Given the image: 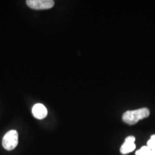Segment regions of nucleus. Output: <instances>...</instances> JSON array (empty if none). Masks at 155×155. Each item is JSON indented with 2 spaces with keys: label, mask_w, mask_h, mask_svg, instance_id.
Listing matches in <instances>:
<instances>
[{
  "label": "nucleus",
  "mask_w": 155,
  "mask_h": 155,
  "mask_svg": "<svg viewBox=\"0 0 155 155\" xmlns=\"http://www.w3.org/2000/svg\"><path fill=\"white\" fill-rule=\"evenodd\" d=\"M136 155H155V151L151 150L149 147L144 146L137 151Z\"/></svg>",
  "instance_id": "6"
},
{
  "label": "nucleus",
  "mask_w": 155,
  "mask_h": 155,
  "mask_svg": "<svg viewBox=\"0 0 155 155\" xmlns=\"http://www.w3.org/2000/svg\"><path fill=\"white\" fill-rule=\"evenodd\" d=\"M32 115L38 119H43L48 115V110L43 104H37L32 107Z\"/></svg>",
  "instance_id": "5"
},
{
  "label": "nucleus",
  "mask_w": 155,
  "mask_h": 155,
  "mask_svg": "<svg viewBox=\"0 0 155 155\" xmlns=\"http://www.w3.org/2000/svg\"><path fill=\"white\" fill-rule=\"evenodd\" d=\"M147 147H149L151 150L155 151V134L152 135L147 142Z\"/></svg>",
  "instance_id": "7"
},
{
  "label": "nucleus",
  "mask_w": 155,
  "mask_h": 155,
  "mask_svg": "<svg viewBox=\"0 0 155 155\" xmlns=\"http://www.w3.org/2000/svg\"><path fill=\"white\" fill-rule=\"evenodd\" d=\"M150 114L149 108H141L139 109L127 111L122 116V120L126 124L129 125H134L140 120L147 118Z\"/></svg>",
  "instance_id": "1"
},
{
  "label": "nucleus",
  "mask_w": 155,
  "mask_h": 155,
  "mask_svg": "<svg viewBox=\"0 0 155 155\" xmlns=\"http://www.w3.org/2000/svg\"><path fill=\"white\" fill-rule=\"evenodd\" d=\"M26 3L29 7L36 10L51 9L55 5L53 0H28Z\"/></svg>",
  "instance_id": "3"
},
{
  "label": "nucleus",
  "mask_w": 155,
  "mask_h": 155,
  "mask_svg": "<svg viewBox=\"0 0 155 155\" xmlns=\"http://www.w3.org/2000/svg\"><path fill=\"white\" fill-rule=\"evenodd\" d=\"M18 144V133L16 130L9 131L4 136L2 146L6 150H13Z\"/></svg>",
  "instance_id": "2"
},
{
  "label": "nucleus",
  "mask_w": 155,
  "mask_h": 155,
  "mask_svg": "<svg viewBox=\"0 0 155 155\" xmlns=\"http://www.w3.org/2000/svg\"><path fill=\"white\" fill-rule=\"evenodd\" d=\"M135 137L133 136H129L125 139V141L120 149V152L122 154H129L135 150Z\"/></svg>",
  "instance_id": "4"
}]
</instances>
